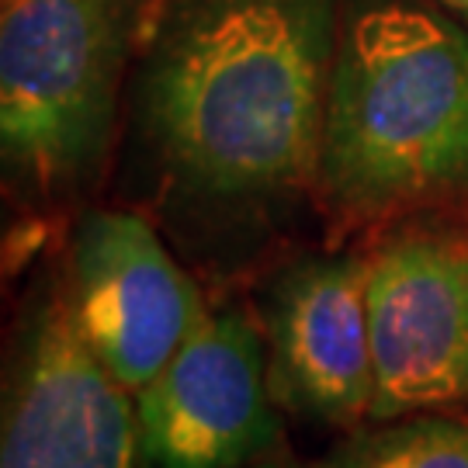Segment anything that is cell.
<instances>
[{"instance_id": "obj_3", "label": "cell", "mask_w": 468, "mask_h": 468, "mask_svg": "<svg viewBox=\"0 0 468 468\" xmlns=\"http://www.w3.org/2000/svg\"><path fill=\"white\" fill-rule=\"evenodd\" d=\"M143 0L0 4V153L7 181L42 198L101 170Z\"/></svg>"}, {"instance_id": "obj_1", "label": "cell", "mask_w": 468, "mask_h": 468, "mask_svg": "<svg viewBox=\"0 0 468 468\" xmlns=\"http://www.w3.org/2000/svg\"><path fill=\"white\" fill-rule=\"evenodd\" d=\"M340 0H174L139 77L160 164L201 201L264 205L316 181Z\"/></svg>"}, {"instance_id": "obj_9", "label": "cell", "mask_w": 468, "mask_h": 468, "mask_svg": "<svg viewBox=\"0 0 468 468\" xmlns=\"http://www.w3.org/2000/svg\"><path fill=\"white\" fill-rule=\"evenodd\" d=\"M323 468H468V410L385 420L354 434Z\"/></svg>"}, {"instance_id": "obj_4", "label": "cell", "mask_w": 468, "mask_h": 468, "mask_svg": "<svg viewBox=\"0 0 468 468\" xmlns=\"http://www.w3.org/2000/svg\"><path fill=\"white\" fill-rule=\"evenodd\" d=\"M371 420L468 406V233L406 229L368 257Z\"/></svg>"}, {"instance_id": "obj_7", "label": "cell", "mask_w": 468, "mask_h": 468, "mask_svg": "<svg viewBox=\"0 0 468 468\" xmlns=\"http://www.w3.org/2000/svg\"><path fill=\"white\" fill-rule=\"evenodd\" d=\"M268 344L243 309H216L135 392L139 468H247L278 441Z\"/></svg>"}, {"instance_id": "obj_2", "label": "cell", "mask_w": 468, "mask_h": 468, "mask_svg": "<svg viewBox=\"0 0 468 468\" xmlns=\"http://www.w3.org/2000/svg\"><path fill=\"white\" fill-rule=\"evenodd\" d=\"M316 185L351 218L468 195V25L417 0L344 7Z\"/></svg>"}, {"instance_id": "obj_5", "label": "cell", "mask_w": 468, "mask_h": 468, "mask_svg": "<svg viewBox=\"0 0 468 468\" xmlns=\"http://www.w3.org/2000/svg\"><path fill=\"white\" fill-rule=\"evenodd\" d=\"M59 292L84 344L129 392L153 382L208 319L198 284L150 222L118 208L77 222Z\"/></svg>"}, {"instance_id": "obj_11", "label": "cell", "mask_w": 468, "mask_h": 468, "mask_svg": "<svg viewBox=\"0 0 468 468\" xmlns=\"http://www.w3.org/2000/svg\"><path fill=\"white\" fill-rule=\"evenodd\" d=\"M247 468H292V465H282V462H257V465H247Z\"/></svg>"}, {"instance_id": "obj_6", "label": "cell", "mask_w": 468, "mask_h": 468, "mask_svg": "<svg viewBox=\"0 0 468 468\" xmlns=\"http://www.w3.org/2000/svg\"><path fill=\"white\" fill-rule=\"evenodd\" d=\"M0 468H139L135 392L84 344L59 284L17 334Z\"/></svg>"}, {"instance_id": "obj_8", "label": "cell", "mask_w": 468, "mask_h": 468, "mask_svg": "<svg viewBox=\"0 0 468 468\" xmlns=\"http://www.w3.org/2000/svg\"><path fill=\"white\" fill-rule=\"evenodd\" d=\"M261 326L282 410L326 427L371 417L368 257L323 253L282 268L261 292Z\"/></svg>"}, {"instance_id": "obj_10", "label": "cell", "mask_w": 468, "mask_h": 468, "mask_svg": "<svg viewBox=\"0 0 468 468\" xmlns=\"http://www.w3.org/2000/svg\"><path fill=\"white\" fill-rule=\"evenodd\" d=\"M434 4L444 15H452V17H458L462 25H468V0H434Z\"/></svg>"}]
</instances>
